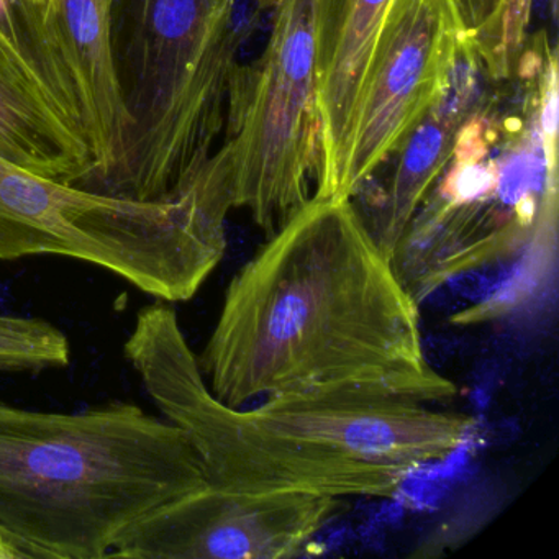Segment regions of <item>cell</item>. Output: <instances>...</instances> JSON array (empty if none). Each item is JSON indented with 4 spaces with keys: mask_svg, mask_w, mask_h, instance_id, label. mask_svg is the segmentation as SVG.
<instances>
[{
    "mask_svg": "<svg viewBox=\"0 0 559 559\" xmlns=\"http://www.w3.org/2000/svg\"><path fill=\"white\" fill-rule=\"evenodd\" d=\"M199 368L235 408L276 395L441 402L420 304L352 199L310 198L238 270Z\"/></svg>",
    "mask_w": 559,
    "mask_h": 559,
    "instance_id": "1",
    "label": "cell"
},
{
    "mask_svg": "<svg viewBox=\"0 0 559 559\" xmlns=\"http://www.w3.org/2000/svg\"><path fill=\"white\" fill-rule=\"evenodd\" d=\"M205 484L189 438L139 405L0 402V526L37 559L109 558L136 523Z\"/></svg>",
    "mask_w": 559,
    "mask_h": 559,
    "instance_id": "2",
    "label": "cell"
},
{
    "mask_svg": "<svg viewBox=\"0 0 559 559\" xmlns=\"http://www.w3.org/2000/svg\"><path fill=\"white\" fill-rule=\"evenodd\" d=\"M251 2L114 0L110 48L129 126L99 194L166 202L191 188L227 122Z\"/></svg>",
    "mask_w": 559,
    "mask_h": 559,
    "instance_id": "3",
    "label": "cell"
},
{
    "mask_svg": "<svg viewBox=\"0 0 559 559\" xmlns=\"http://www.w3.org/2000/svg\"><path fill=\"white\" fill-rule=\"evenodd\" d=\"M231 209L230 173L217 153L166 202L99 194L0 158V261H86L162 302H186L224 260Z\"/></svg>",
    "mask_w": 559,
    "mask_h": 559,
    "instance_id": "4",
    "label": "cell"
},
{
    "mask_svg": "<svg viewBox=\"0 0 559 559\" xmlns=\"http://www.w3.org/2000/svg\"><path fill=\"white\" fill-rule=\"evenodd\" d=\"M123 355L159 414L189 438L211 486L391 499L411 474L320 453L264 427L248 408L218 401L168 302L136 313Z\"/></svg>",
    "mask_w": 559,
    "mask_h": 559,
    "instance_id": "5",
    "label": "cell"
},
{
    "mask_svg": "<svg viewBox=\"0 0 559 559\" xmlns=\"http://www.w3.org/2000/svg\"><path fill=\"white\" fill-rule=\"evenodd\" d=\"M325 0H277L273 32L253 70L228 93L227 139L218 150L235 207L266 235L310 199L319 158V35Z\"/></svg>",
    "mask_w": 559,
    "mask_h": 559,
    "instance_id": "6",
    "label": "cell"
},
{
    "mask_svg": "<svg viewBox=\"0 0 559 559\" xmlns=\"http://www.w3.org/2000/svg\"><path fill=\"white\" fill-rule=\"evenodd\" d=\"M473 37L460 0H392L356 104L335 199H352L441 99Z\"/></svg>",
    "mask_w": 559,
    "mask_h": 559,
    "instance_id": "7",
    "label": "cell"
},
{
    "mask_svg": "<svg viewBox=\"0 0 559 559\" xmlns=\"http://www.w3.org/2000/svg\"><path fill=\"white\" fill-rule=\"evenodd\" d=\"M340 506L342 499L320 493L247 492L205 484L136 523L109 558H296Z\"/></svg>",
    "mask_w": 559,
    "mask_h": 559,
    "instance_id": "8",
    "label": "cell"
},
{
    "mask_svg": "<svg viewBox=\"0 0 559 559\" xmlns=\"http://www.w3.org/2000/svg\"><path fill=\"white\" fill-rule=\"evenodd\" d=\"M248 411L270 430L320 453L407 473L447 461L476 427L469 415L397 399L276 395Z\"/></svg>",
    "mask_w": 559,
    "mask_h": 559,
    "instance_id": "9",
    "label": "cell"
},
{
    "mask_svg": "<svg viewBox=\"0 0 559 559\" xmlns=\"http://www.w3.org/2000/svg\"><path fill=\"white\" fill-rule=\"evenodd\" d=\"M0 90L96 165L80 67L63 35L31 0H0Z\"/></svg>",
    "mask_w": 559,
    "mask_h": 559,
    "instance_id": "10",
    "label": "cell"
},
{
    "mask_svg": "<svg viewBox=\"0 0 559 559\" xmlns=\"http://www.w3.org/2000/svg\"><path fill=\"white\" fill-rule=\"evenodd\" d=\"M392 0H325L319 35L313 198L335 199L356 104Z\"/></svg>",
    "mask_w": 559,
    "mask_h": 559,
    "instance_id": "11",
    "label": "cell"
},
{
    "mask_svg": "<svg viewBox=\"0 0 559 559\" xmlns=\"http://www.w3.org/2000/svg\"><path fill=\"white\" fill-rule=\"evenodd\" d=\"M479 67V57L469 41L454 63L443 96L401 148V163L389 191L372 224H368L376 243L391 260L428 189L454 155L457 133L464 126L461 117L473 116L471 106L476 97L474 71Z\"/></svg>",
    "mask_w": 559,
    "mask_h": 559,
    "instance_id": "12",
    "label": "cell"
},
{
    "mask_svg": "<svg viewBox=\"0 0 559 559\" xmlns=\"http://www.w3.org/2000/svg\"><path fill=\"white\" fill-rule=\"evenodd\" d=\"M114 0H31L45 21L57 28L83 74L94 129L96 175L86 189L99 192L116 168L126 139V112L114 73L110 24Z\"/></svg>",
    "mask_w": 559,
    "mask_h": 559,
    "instance_id": "13",
    "label": "cell"
},
{
    "mask_svg": "<svg viewBox=\"0 0 559 559\" xmlns=\"http://www.w3.org/2000/svg\"><path fill=\"white\" fill-rule=\"evenodd\" d=\"M35 558L34 551L21 539L15 538L8 530L0 526V559Z\"/></svg>",
    "mask_w": 559,
    "mask_h": 559,
    "instance_id": "14",
    "label": "cell"
},
{
    "mask_svg": "<svg viewBox=\"0 0 559 559\" xmlns=\"http://www.w3.org/2000/svg\"><path fill=\"white\" fill-rule=\"evenodd\" d=\"M261 9L270 8V5H276L277 0H254Z\"/></svg>",
    "mask_w": 559,
    "mask_h": 559,
    "instance_id": "15",
    "label": "cell"
}]
</instances>
